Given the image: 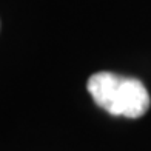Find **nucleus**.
I'll use <instances>...</instances> for the list:
<instances>
[{
	"instance_id": "f257e3e1",
	"label": "nucleus",
	"mask_w": 151,
	"mask_h": 151,
	"mask_svg": "<svg viewBox=\"0 0 151 151\" xmlns=\"http://www.w3.org/2000/svg\"><path fill=\"white\" fill-rule=\"evenodd\" d=\"M86 90L94 104L111 116L139 119L151 104L148 90L139 79L111 71H99L90 76Z\"/></svg>"
}]
</instances>
